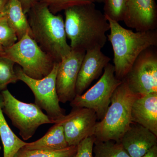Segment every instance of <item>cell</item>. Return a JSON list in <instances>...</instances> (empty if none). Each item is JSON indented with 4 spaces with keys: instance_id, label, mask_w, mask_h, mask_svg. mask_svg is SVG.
I'll return each instance as SVG.
<instances>
[{
    "instance_id": "1",
    "label": "cell",
    "mask_w": 157,
    "mask_h": 157,
    "mask_svg": "<svg viewBox=\"0 0 157 157\" xmlns=\"http://www.w3.org/2000/svg\"><path fill=\"white\" fill-rule=\"evenodd\" d=\"M64 14L65 31L71 49L86 52L104 47L109 25L94 3L73 6L65 10Z\"/></svg>"
},
{
    "instance_id": "2",
    "label": "cell",
    "mask_w": 157,
    "mask_h": 157,
    "mask_svg": "<svg viewBox=\"0 0 157 157\" xmlns=\"http://www.w3.org/2000/svg\"><path fill=\"white\" fill-rule=\"evenodd\" d=\"M33 38L42 50L59 63L72 50L67 40L64 21L61 14H54L48 6L38 2L28 12Z\"/></svg>"
},
{
    "instance_id": "3",
    "label": "cell",
    "mask_w": 157,
    "mask_h": 157,
    "mask_svg": "<svg viewBox=\"0 0 157 157\" xmlns=\"http://www.w3.org/2000/svg\"><path fill=\"white\" fill-rule=\"evenodd\" d=\"M106 17L110 28L107 37L113 50L115 75L122 81L140 53L147 48L157 46V32L155 29L134 32Z\"/></svg>"
},
{
    "instance_id": "4",
    "label": "cell",
    "mask_w": 157,
    "mask_h": 157,
    "mask_svg": "<svg viewBox=\"0 0 157 157\" xmlns=\"http://www.w3.org/2000/svg\"><path fill=\"white\" fill-rule=\"evenodd\" d=\"M122 81L113 94L104 117L96 124L94 133L96 140L120 142L122 137L133 123L132 105L140 95L132 92L126 82Z\"/></svg>"
},
{
    "instance_id": "5",
    "label": "cell",
    "mask_w": 157,
    "mask_h": 157,
    "mask_svg": "<svg viewBox=\"0 0 157 157\" xmlns=\"http://www.w3.org/2000/svg\"><path fill=\"white\" fill-rule=\"evenodd\" d=\"M0 55L18 64L27 76L34 79L47 76L56 63L28 33L12 46L4 48Z\"/></svg>"
},
{
    "instance_id": "6",
    "label": "cell",
    "mask_w": 157,
    "mask_h": 157,
    "mask_svg": "<svg viewBox=\"0 0 157 157\" xmlns=\"http://www.w3.org/2000/svg\"><path fill=\"white\" fill-rule=\"evenodd\" d=\"M1 95L3 112L18 129L19 135L24 140H29L33 137L42 125L52 124L36 104L20 101L7 89L2 91Z\"/></svg>"
},
{
    "instance_id": "7",
    "label": "cell",
    "mask_w": 157,
    "mask_h": 157,
    "mask_svg": "<svg viewBox=\"0 0 157 157\" xmlns=\"http://www.w3.org/2000/svg\"><path fill=\"white\" fill-rule=\"evenodd\" d=\"M59 63H55L49 74L40 79L31 78L17 67L15 73L18 80L23 82L33 93L35 104L46 112V115L52 124H56L65 116V112L59 105L56 89V80Z\"/></svg>"
},
{
    "instance_id": "8",
    "label": "cell",
    "mask_w": 157,
    "mask_h": 157,
    "mask_svg": "<svg viewBox=\"0 0 157 157\" xmlns=\"http://www.w3.org/2000/svg\"><path fill=\"white\" fill-rule=\"evenodd\" d=\"M122 82L116 77L114 67L109 63L99 81L84 94L76 95L70 106L93 109L101 121L110 105L113 94Z\"/></svg>"
},
{
    "instance_id": "9",
    "label": "cell",
    "mask_w": 157,
    "mask_h": 157,
    "mask_svg": "<svg viewBox=\"0 0 157 157\" xmlns=\"http://www.w3.org/2000/svg\"><path fill=\"white\" fill-rule=\"evenodd\" d=\"M150 47L142 52L122 80L140 95L157 93V54Z\"/></svg>"
},
{
    "instance_id": "10",
    "label": "cell",
    "mask_w": 157,
    "mask_h": 157,
    "mask_svg": "<svg viewBox=\"0 0 157 157\" xmlns=\"http://www.w3.org/2000/svg\"><path fill=\"white\" fill-rule=\"evenodd\" d=\"M98 120L93 109L73 107L71 112L58 122L63 128L68 146H77L86 137L94 136Z\"/></svg>"
},
{
    "instance_id": "11",
    "label": "cell",
    "mask_w": 157,
    "mask_h": 157,
    "mask_svg": "<svg viewBox=\"0 0 157 157\" xmlns=\"http://www.w3.org/2000/svg\"><path fill=\"white\" fill-rule=\"evenodd\" d=\"M85 52L72 49L59 62L56 84L59 102H71L76 96V82Z\"/></svg>"
},
{
    "instance_id": "12",
    "label": "cell",
    "mask_w": 157,
    "mask_h": 157,
    "mask_svg": "<svg viewBox=\"0 0 157 157\" xmlns=\"http://www.w3.org/2000/svg\"><path fill=\"white\" fill-rule=\"evenodd\" d=\"M123 21L136 32L156 29L157 6L155 0H128Z\"/></svg>"
},
{
    "instance_id": "13",
    "label": "cell",
    "mask_w": 157,
    "mask_h": 157,
    "mask_svg": "<svg viewBox=\"0 0 157 157\" xmlns=\"http://www.w3.org/2000/svg\"><path fill=\"white\" fill-rule=\"evenodd\" d=\"M110 58L97 47L86 51L76 82V95H80L101 75Z\"/></svg>"
},
{
    "instance_id": "14",
    "label": "cell",
    "mask_w": 157,
    "mask_h": 157,
    "mask_svg": "<svg viewBox=\"0 0 157 157\" xmlns=\"http://www.w3.org/2000/svg\"><path fill=\"white\" fill-rule=\"evenodd\" d=\"M120 143L131 157H140L157 144V136L148 129L133 122Z\"/></svg>"
},
{
    "instance_id": "15",
    "label": "cell",
    "mask_w": 157,
    "mask_h": 157,
    "mask_svg": "<svg viewBox=\"0 0 157 157\" xmlns=\"http://www.w3.org/2000/svg\"><path fill=\"white\" fill-rule=\"evenodd\" d=\"M132 120L157 136V93L140 95L135 100L132 105Z\"/></svg>"
},
{
    "instance_id": "16",
    "label": "cell",
    "mask_w": 157,
    "mask_h": 157,
    "mask_svg": "<svg viewBox=\"0 0 157 157\" xmlns=\"http://www.w3.org/2000/svg\"><path fill=\"white\" fill-rule=\"evenodd\" d=\"M0 15L6 17L18 40L27 33L33 38L28 21L18 0H8Z\"/></svg>"
},
{
    "instance_id": "17",
    "label": "cell",
    "mask_w": 157,
    "mask_h": 157,
    "mask_svg": "<svg viewBox=\"0 0 157 157\" xmlns=\"http://www.w3.org/2000/svg\"><path fill=\"white\" fill-rule=\"evenodd\" d=\"M69 147L63 128L60 123L54 124L47 133L39 140L27 143L23 148L27 150L56 151Z\"/></svg>"
},
{
    "instance_id": "18",
    "label": "cell",
    "mask_w": 157,
    "mask_h": 157,
    "mask_svg": "<svg viewBox=\"0 0 157 157\" xmlns=\"http://www.w3.org/2000/svg\"><path fill=\"white\" fill-rule=\"evenodd\" d=\"M2 98L0 95V137L4 147V157H14L27 142L20 139L12 132L6 121L2 109Z\"/></svg>"
},
{
    "instance_id": "19",
    "label": "cell",
    "mask_w": 157,
    "mask_h": 157,
    "mask_svg": "<svg viewBox=\"0 0 157 157\" xmlns=\"http://www.w3.org/2000/svg\"><path fill=\"white\" fill-rule=\"evenodd\" d=\"M94 157H131L120 142L96 140L93 147Z\"/></svg>"
},
{
    "instance_id": "20",
    "label": "cell",
    "mask_w": 157,
    "mask_h": 157,
    "mask_svg": "<svg viewBox=\"0 0 157 157\" xmlns=\"http://www.w3.org/2000/svg\"><path fill=\"white\" fill-rule=\"evenodd\" d=\"M77 146H69L56 151L27 150L21 148L14 157H74Z\"/></svg>"
},
{
    "instance_id": "21",
    "label": "cell",
    "mask_w": 157,
    "mask_h": 157,
    "mask_svg": "<svg viewBox=\"0 0 157 157\" xmlns=\"http://www.w3.org/2000/svg\"><path fill=\"white\" fill-rule=\"evenodd\" d=\"M14 64L11 60L0 55V91L7 89L8 85L18 81L14 69Z\"/></svg>"
},
{
    "instance_id": "22",
    "label": "cell",
    "mask_w": 157,
    "mask_h": 157,
    "mask_svg": "<svg viewBox=\"0 0 157 157\" xmlns=\"http://www.w3.org/2000/svg\"><path fill=\"white\" fill-rule=\"evenodd\" d=\"M128 0H104V14L118 22L123 21Z\"/></svg>"
},
{
    "instance_id": "23",
    "label": "cell",
    "mask_w": 157,
    "mask_h": 157,
    "mask_svg": "<svg viewBox=\"0 0 157 157\" xmlns=\"http://www.w3.org/2000/svg\"><path fill=\"white\" fill-rule=\"evenodd\" d=\"M39 2L45 4L52 13L56 14L73 6L94 3L95 0H40Z\"/></svg>"
},
{
    "instance_id": "24",
    "label": "cell",
    "mask_w": 157,
    "mask_h": 157,
    "mask_svg": "<svg viewBox=\"0 0 157 157\" xmlns=\"http://www.w3.org/2000/svg\"><path fill=\"white\" fill-rule=\"evenodd\" d=\"M17 36L4 16L0 15V44L4 48L10 47L17 42Z\"/></svg>"
},
{
    "instance_id": "25",
    "label": "cell",
    "mask_w": 157,
    "mask_h": 157,
    "mask_svg": "<svg viewBox=\"0 0 157 157\" xmlns=\"http://www.w3.org/2000/svg\"><path fill=\"white\" fill-rule=\"evenodd\" d=\"M94 136L86 137L77 145L74 157H94L93 147L96 140Z\"/></svg>"
},
{
    "instance_id": "26",
    "label": "cell",
    "mask_w": 157,
    "mask_h": 157,
    "mask_svg": "<svg viewBox=\"0 0 157 157\" xmlns=\"http://www.w3.org/2000/svg\"><path fill=\"white\" fill-rule=\"evenodd\" d=\"M21 4L23 10L25 14H27L31 8L39 2L40 0H18Z\"/></svg>"
},
{
    "instance_id": "27",
    "label": "cell",
    "mask_w": 157,
    "mask_h": 157,
    "mask_svg": "<svg viewBox=\"0 0 157 157\" xmlns=\"http://www.w3.org/2000/svg\"><path fill=\"white\" fill-rule=\"evenodd\" d=\"M140 157H157V144L152 147L146 154Z\"/></svg>"
},
{
    "instance_id": "28",
    "label": "cell",
    "mask_w": 157,
    "mask_h": 157,
    "mask_svg": "<svg viewBox=\"0 0 157 157\" xmlns=\"http://www.w3.org/2000/svg\"><path fill=\"white\" fill-rule=\"evenodd\" d=\"M8 1V0H0V13L2 11Z\"/></svg>"
},
{
    "instance_id": "29",
    "label": "cell",
    "mask_w": 157,
    "mask_h": 157,
    "mask_svg": "<svg viewBox=\"0 0 157 157\" xmlns=\"http://www.w3.org/2000/svg\"><path fill=\"white\" fill-rule=\"evenodd\" d=\"M4 47H3L2 45L0 44V54L3 52V50H4Z\"/></svg>"
},
{
    "instance_id": "30",
    "label": "cell",
    "mask_w": 157,
    "mask_h": 157,
    "mask_svg": "<svg viewBox=\"0 0 157 157\" xmlns=\"http://www.w3.org/2000/svg\"><path fill=\"white\" fill-rule=\"evenodd\" d=\"M104 0H95V2H98L99 3H104Z\"/></svg>"
},
{
    "instance_id": "31",
    "label": "cell",
    "mask_w": 157,
    "mask_h": 157,
    "mask_svg": "<svg viewBox=\"0 0 157 157\" xmlns=\"http://www.w3.org/2000/svg\"><path fill=\"white\" fill-rule=\"evenodd\" d=\"M0 149H1V147H0Z\"/></svg>"
}]
</instances>
